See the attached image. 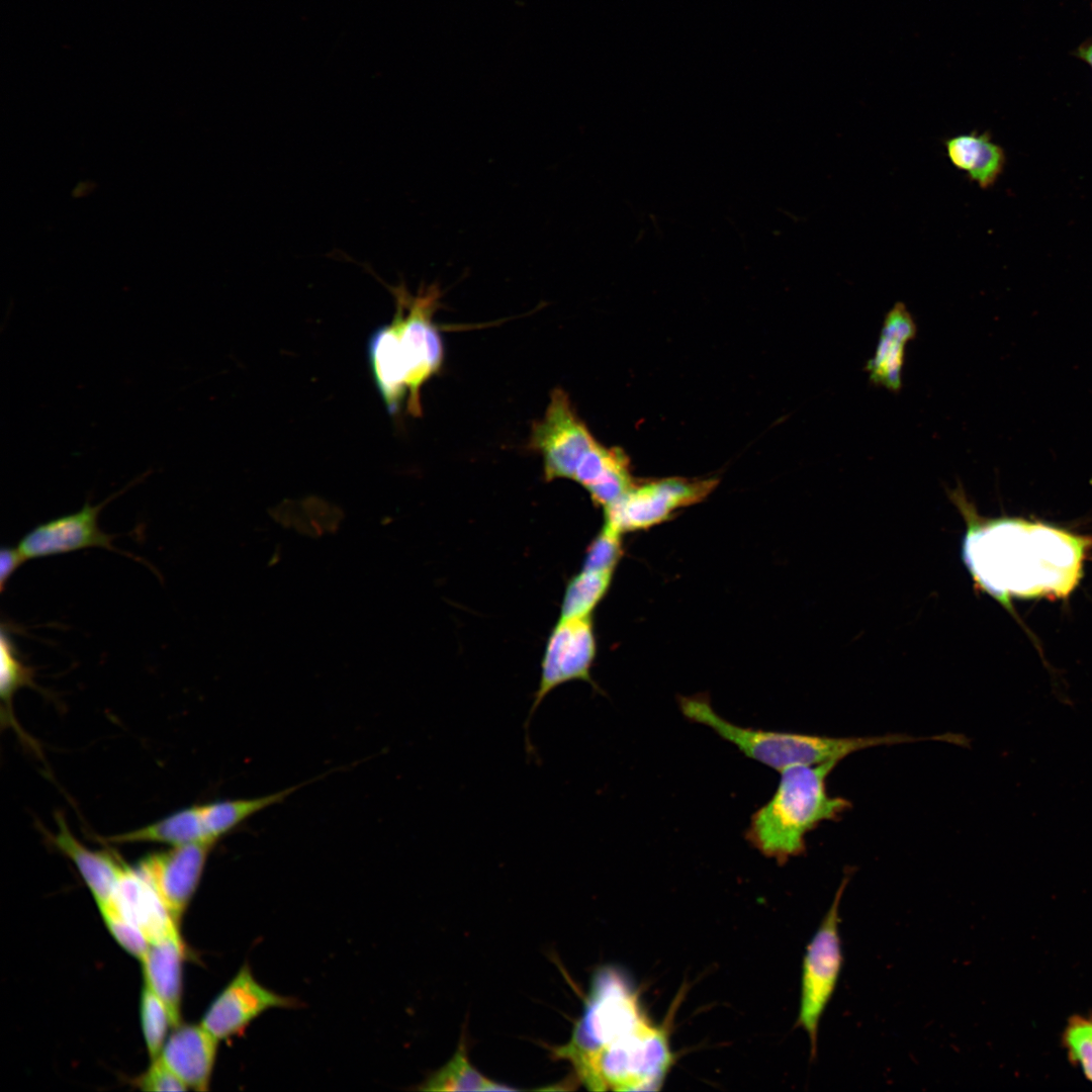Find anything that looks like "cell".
<instances>
[{
  "instance_id": "cell-25",
  "label": "cell",
  "mask_w": 1092,
  "mask_h": 1092,
  "mask_svg": "<svg viewBox=\"0 0 1092 1092\" xmlns=\"http://www.w3.org/2000/svg\"><path fill=\"white\" fill-rule=\"evenodd\" d=\"M5 625H2L0 639V696L3 705L11 714L12 699L23 687H34L33 671L22 660Z\"/></svg>"
},
{
  "instance_id": "cell-11",
  "label": "cell",
  "mask_w": 1092,
  "mask_h": 1092,
  "mask_svg": "<svg viewBox=\"0 0 1092 1092\" xmlns=\"http://www.w3.org/2000/svg\"><path fill=\"white\" fill-rule=\"evenodd\" d=\"M298 1006L299 1001L294 997L276 993L259 983L245 964L211 1002L200 1023L218 1040H223L242 1033L269 1009Z\"/></svg>"
},
{
  "instance_id": "cell-16",
  "label": "cell",
  "mask_w": 1092,
  "mask_h": 1092,
  "mask_svg": "<svg viewBox=\"0 0 1092 1092\" xmlns=\"http://www.w3.org/2000/svg\"><path fill=\"white\" fill-rule=\"evenodd\" d=\"M112 903L143 931L150 944L178 930V923L139 868L124 867Z\"/></svg>"
},
{
  "instance_id": "cell-26",
  "label": "cell",
  "mask_w": 1092,
  "mask_h": 1092,
  "mask_svg": "<svg viewBox=\"0 0 1092 1092\" xmlns=\"http://www.w3.org/2000/svg\"><path fill=\"white\" fill-rule=\"evenodd\" d=\"M1068 1061L1092 1083V1012L1071 1015L1061 1033Z\"/></svg>"
},
{
  "instance_id": "cell-9",
  "label": "cell",
  "mask_w": 1092,
  "mask_h": 1092,
  "mask_svg": "<svg viewBox=\"0 0 1092 1092\" xmlns=\"http://www.w3.org/2000/svg\"><path fill=\"white\" fill-rule=\"evenodd\" d=\"M598 444L567 393L554 389L543 418L533 425L529 441L530 448L542 457L544 478L572 479L583 457Z\"/></svg>"
},
{
  "instance_id": "cell-28",
  "label": "cell",
  "mask_w": 1092,
  "mask_h": 1092,
  "mask_svg": "<svg viewBox=\"0 0 1092 1092\" xmlns=\"http://www.w3.org/2000/svg\"><path fill=\"white\" fill-rule=\"evenodd\" d=\"M104 923L118 944L141 963L146 958L150 942L143 931L126 919L110 902L98 905Z\"/></svg>"
},
{
  "instance_id": "cell-21",
  "label": "cell",
  "mask_w": 1092,
  "mask_h": 1092,
  "mask_svg": "<svg viewBox=\"0 0 1092 1092\" xmlns=\"http://www.w3.org/2000/svg\"><path fill=\"white\" fill-rule=\"evenodd\" d=\"M113 843L152 842L179 846L206 839L199 805L183 808L153 823L107 837ZM215 844V843H213Z\"/></svg>"
},
{
  "instance_id": "cell-14",
  "label": "cell",
  "mask_w": 1092,
  "mask_h": 1092,
  "mask_svg": "<svg viewBox=\"0 0 1092 1092\" xmlns=\"http://www.w3.org/2000/svg\"><path fill=\"white\" fill-rule=\"evenodd\" d=\"M218 1039L201 1023L179 1024L166 1039L160 1058L187 1086L207 1091L214 1068Z\"/></svg>"
},
{
  "instance_id": "cell-31",
  "label": "cell",
  "mask_w": 1092,
  "mask_h": 1092,
  "mask_svg": "<svg viewBox=\"0 0 1092 1092\" xmlns=\"http://www.w3.org/2000/svg\"><path fill=\"white\" fill-rule=\"evenodd\" d=\"M26 559L17 547L4 546L0 552V586L4 590L5 584Z\"/></svg>"
},
{
  "instance_id": "cell-32",
  "label": "cell",
  "mask_w": 1092,
  "mask_h": 1092,
  "mask_svg": "<svg viewBox=\"0 0 1092 1092\" xmlns=\"http://www.w3.org/2000/svg\"><path fill=\"white\" fill-rule=\"evenodd\" d=\"M1080 56L1092 67V44L1082 49Z\"/></svg>"
},
{
  "instance_id": "cell-1",
  "label": "cell",
  "mask_w": 1092,
  "mask_h": 1092,
  "mask_svg": "<svg viewBox=\"0 0 1092 1092\" xmlns=\"http://www.w3.org/2000/svg\"><path fill=\"white\" fill-rule=\"evenodd\" d=\"M946 493L966 524L962 560L976 590L1018 621L1013 598L1066 599L1076 588L1092 536L1022 518L982 517L960 482Z\"/></svg>"
},
{
  "instance_id": "cell-19",
  "label": "cell",
  "mask_w": 1092,
  "mask_h": 1092,
  "mask_svg": "<svg viewBox=\"0 0 1092 1092\" xmlns=\"http://www.w3.org/2000/svg\"><path fill=\"white\" fill-rule=\"evenodd\" d=\"M572 480L583 486L592 500L603 509L635 482L626 454L620 448H607L600 443L583 457Z\"/></svg>"
},
{
  "instance_id": "cell-4",
  "label": "cell",
  "mask_w": 1092,
  "mask_h": 1092,
  "mask_svg": "<svg viewBox=\"0 0 1092 1092\" xmlns=\"http://www.w3.org/2000/svg\"><path fill=\"white\" fill-rule=\"evenodd\" d=\"M679 709L690 721L711 728L747 757L780 772L799 765L840 762L859 750L876 746L928 740L907 734L835 737L767 731L736 725L716 713L704 696L680 697Z\"/></svg>"
},
{
  "instance_id": "cell-27",
  "label": "cell",
  "mask_w": 1092,
  "mask_h": 1092,
  "mask_svg": "<svg viewBox=\"0 0 1092 1092\" xmlns=\"http://www.w3.org/2000/svg\"><path fill=\"white\" fill-rule=\"evenodd\" d=\"M141 1022L148 1054L157 1059L172 1026L170 1014L162 1000L145 985L141 996Z\"/></svg>"
},
{
  "instance_id": "cell-10",
  "label": "cell",
  "mask_w": 1092,
  "mask_h": 1092,
  "mask_svg": "<svg viewBox=\"0 0 1092 1092\" xmlns=\"http://www.w3.org/2000/svg\"><path fill=\"white\" fill-rule=\"evenodd\" d=\"M597 654L592 617L559 619L547 640L541 674L526 729L545 697L559 686L581 680L594 685L590 674Z\"/></svg>"
},
{
  "instance_id": "cell-18",
  "label": "cell",
  "mask_w": 1092,
  "mask_h": 1092,
  "mask_svg": "<svg viewBox=\"0 0 1092 1092\" xmlns=\"http://www.w3.org/2000/svg\"><path fill=\"white\" fill-rule=\"evenodd\" d=\"M184 944L176 930L150 944L142 962L145 985L165 1004L172 1026L180 1024Z\"/></svg>"
},
{
  "instance_id": "cell-15",
  "label": "cell",
  "mask_w": 1092,
  "mask_h": 1092,
  "mask_svg": "<svg viewBox=\"0 0 1092 1092\" xmlns=\"http://www.w3.org/2000/svg\"><path fill=\"white\" fill-rule=\"evenodd\" d=\"M916 335L912 313L905 303L896 301L884 317L875 352L864 366L873 385L900 392L906 348Z\"/></svg>"
},
{
  "instance_id": "cell-7",
  "label": "cell",
  "mask_w": 1092,
  "mask_h": 1092,
  "mask_svg": "<svg viewBox=\"0 0 1092 1092\" xmlns=\"http://www.w3.org/2000/svg\"><path fill=\"white\" fill-rule=\"evenodd\" d=\"M848 882L849 876L846 875L808 944L803 959L797 1025L803 1028L809 1037L812 1060L817 1055L818 1029L822 1014L834 994L843 967L839 935V905Z\"/></svg>"
},
{
  "instance_id": "cell-2",
  "label": "cell",
  "mask_w": 1092,
  "mask_h": 1092,
  "mask_svg": "<svg viewBox=\"0 0 1092 1092\" xmlns=\"http://www.w3.org/2000/svg\"><path fill=\"white\" fill-rule=\"evenodd\" d=\"M388 288L395 298V313L369 339L371 371L390 414H397L405 402L407 412L418 417L421 389L443 362L442 340L433 322L441 290L432 284L412 295L403 284Z\"/></svg>"
},
{
  "instance_id": "cell-17",
  "label": "cell",
  "mask_w": 1092,
  "mask_h": 1092,
  "mask_svg": "<svg viewBox=\"0 0 1092 1092\" xmlns=\"http://www.w3.org/2000/svg\"><path fill=\"white\" fill-rule=\"evenodd\" d=\"M57 825L58 829L52 836V842L74 863L97 905L112 902L117 882L125 864L111 852L90 849L83 844L72 833L63 816H57Z\"/></svg>"
},
{
  "instance_id": "cell-6",
  "label": "cell",
  "mask_w": 1092,
  "mask_h": 1092,
  "mask_svg": "<svg viewBox=\"0 0 1092 1092\" xmlns=\"http://www.w3.org/2000/svg\"><path fill=\"white\" fill-rule=\"evenodd\" d=\"M647 1019L637 992L623 974L615 968H602L593 977L569 1040L552 1053L571 1064L632 1032Z\"/></svg>"
},
{
  "instance_id": "cell-20",
  "label": "cell",
  "mask_w": 1092,
  "mask_h": 1092,
  "mask_svg": "<svg viewBox=\"0 0 1092 1092\" xmlns=\"http://www.w3.org/2000/svg\"><path fill=\"white\" fill-rule=\"evenodd\" d=\"M951 165L967 173L981 188L991 187L1002 173L1004 151L993 143L989 133H962L943 142Z\"/></svg>"
},
{
  "instance_id": "cell-23",
  "label": "cell",
  "mask_w": 1092,
  "mask_h": 1092,
  "mask_svg": "<svg viewBox=\"0 0 1092 1092\" xmlns=\"http://www.w3.org/2000/svg\"><path fill=\"white\" fill-rule=\"evenodd\" d=\"M423 1091H493L512 1090L482 1075L470 1062L464 1036L452 1058L439 1070L429 1076L419 1087Z\"/></svg>"
},
{
  "instance_id": "cell-13",
  "label": "cell",
  "mask_w": 1092,
  "mask_h": 1092,
  "mask_svg": "<svg viewBox=\"0 0 1092 1092\" xmlns=\"http://www.w3.org/2000/svg\"><path fill=\"white\" fill-rule=\"evenodd\" d=\"M215 844L195 842L152 853L139 870L152 884L170 915L179 923L200 883L208 855Z\"/></svg>"
},
{
  "instance_id": "cell-30",
  "label": "cell",
  "mask_w": 1092,
  "mask_h": 1092,
  "mask_svg": "<svg viewBox=\"0 0 1092 1092\" xmlns=\"http://www.w3.org/2000/svg\"><path fill=\"white\" fill-rule=\"evenodd\" d=\"M138 1087L144 1091H185L187 1086L182 1080L160 1059L152 1060L151 1066L139 1078Z\"/></svg>"
},
{
  "instance_id": "cell-24",
  "label": "cell",
  "mask_w": 1092,
  "mask_h": 1092,
  "mask_svg": "<svg viewBox=\"0 0 1092 1092\" xmlns=\"http://www.w3.org/2000/svg\"><path fill=\"white\" fill-rule=\"evenodd\" d=\"M614 572L582 569L566 584L559 619L590 617L606 596Z\"/></svg>"
},
{
  "instance_id": "cell-29",
  "label": "cell",
  "mask_w": 1092,
  "mask_h": 1092,
  "mask_svg": "<svg viewBox=\"0 0 1092 1092\" xmlns=\"http://www.w3.org/2000/svg\"><path fill=\"white\" fill-rule=\"evenodd\" d=\"M621 537L604 524L587 548L582 569L614 572L623 552Z\"/></svg>"
},
{
  "instance_id": "cell-3",
  "label": "cell",
  "mask_w": 1092,
  "mask_h": 1092,
  "mask_svg": "<svg viewBox=\"0 0 1092 1092\" xmlns=\"http://www.w3.org/2000/svg\"><path fill=\"white\" fill-rule=\"evenodd\" d=\"M838 762L799 765L781 771L771 798L751 817L747 841L780 864L806 850V835L824 821L838 819L848 799L831 796L827 780Z\"/></svg>"
},
{
  "instance_id": "cell-5",
  "label": "cell",
  "mask_w": 1092,
  "mask_h": 1092,
  "mask_svg": "<svg viewBox=\"0 0 1092 1092\" xmlns=\"http://www.w3.org/2000/svg\"><path fill=\"white\" fill-rule=\"evenodd\" d=\"M673 1063L668 1034L649 1019L632 1032L571 1063L593 1091L659 1090Z\"/></svg>"
},
{
  "instance_id": "cell-8",
  "label": "cell",
  "mask_w": 1092,
  "mask_h": 1092,
  "mask_svg": "<svg viewBox=\"0 0 1092 1092\" xmlns=\"http://www.w3.org/2000/svg\"><path fill=\"white\" fill-rule=\"evenodd\" d=\"M718 479L670 477L634 482L618 499L604 508L605 525L623 535L648 529L670 519L675 512L702 502Z\"/></svg>"
},
{
  "instance_id": "cell-12",
  "label": "cell",
  "mask_w": 1092,
  "mask_h": 1092,
  "mask_svg": "<svg viewBox=\"0 0 1092 1092\" xmlns=\"http://www.w3.org/2000/svg\"><path fill=\"white\" fill-rule=\"evenodd\" d=\"M147 474L139 476L131 484L96 506L86 502L78 512L35 526L20 539L17 548L26 560L66 554L89 547L117 551L112 545L114 537L99 527V514L108 502L141 481Z\"/></svg>"
},
{
  "instance_id": "cell-22",
  "label": "cell",
  "mask_w": 1092,
  "mask_h": 1092,
  "mask_svg": "<svg viewBox=\"0 0 1092 1092\" xmlns=\"http://www.w3.org/2000/svg\"><path fill=\"white\" fill-rule=\"evenodd\" d=\"M302 785L304 784L255 798L225 799L200 804V817L207 840L216 843L251 816L283 802Z\"/></svg>"
}]
</instances>
